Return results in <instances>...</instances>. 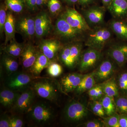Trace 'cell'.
<instances>
[{
	"label": "cell",
	"mask_w": 127,
	"mask_h": 127,
	"mask_svg": "<svg viewBox=\"0 0 127 127\" xmlns=\"http://www.w3.org/2000/svg\"><path fill=\"white\" fill-rule=\"evenodd\" d=\"M113 0H101L103 6L107 9L112 1Z\"/></svg>",
	"instance_id": "cell-46"
},
{
	"label": "cell",
	"mask_w": 127,
	"mask_h": 127,
	"mask_svg": "<svg viewBox=\"0 0 127 127\" xmlns=\"http://www.w3.org/2000/svg\"><path fill=\"white\" fill-rule=\"evenodd\" d=\"M1 64L8 76L16 72L19 67L16 58L4 52L1 57Z\"/></svg>",
	"instance_id": "cell-24"
},
{
	"label": "cell",
	"mask_w": 127,
	"mask_h": 127,
	"mask_svg": "<svg viewBox=\"0 0 127 127\" xmlns=\"http://www.w3.org/2000/svg\"><path fill=\"white\" fill-rule=\"evenodd\" d=\"M16 17V32L25 40L31 41L35 37V17L29 14L18 15Z\"/></svg>",
	"instance_id": "cell-9"
},
{
	"label": "cell",
	"mask_w": 127,
	"mask_h": 127,
	"mask_svg": "<svg viewBox=\"0 0 127 127\" xmlns=\"http://www.w3.org/2000/svg\"><path fill=\"white\" fill-rule=\"evenodd\" d=\"M52 62L39 50L36 60L28 72L35 77H38L43 69L47 68Z\"/></svg>",
	"instance_id": "cell-22"
},
{
	"label": "cell",
	"mask_w": 127,
	"mask_h": 127,
	"mask_svg": "<svg viewBox=\"0 0 127 127\" xmlns=\"http://www.w3.org/2000/svg\"><path fill=\"white\" fill-rule=\"evenodd\" d=\"M46 6L50 15L53 17H58L64 9L61 0H48Z\"/></svg>",
	"instance_id": "cell-30"
},
{
	"label": "cell",
	"mask_w": 127,
	"mask_h": 127,
	"mask_svg": "<svg viewBox=\"0 0 127 127\" xmlns=\"http://www.w3.org/2000/svg\"><path fill=\"white\" fill-rule=\"evenodd\" d=\"M60 15L72 27L83 34L86 35L91 31L83 16L74 7L66 6Z\"/></svg>",
	"instance_id": "cell-7"
},
{
	"label": "cell",
	"mask_w": 127,
	"mask_h": 127,
	"mask_svg": "<svg viewBox=\"0 0 127 127\" xmlns=\"http://www.w3.org/2000/svg\"><path fill=\"white\" fill-rule=\"evenodd\" d=\"M48 75L52 78L58 77L63 72V68L61 64L57 61L53 62L47 68Z\"/></svg>",
	"instance_id": "cell-34"
},
{
	"label": "cell",
	"mask_w": 127,
	"mask_h": 127,
	"mask_svg": "<svg viewBox=\"0 0 127 127\" xmlns=\"http://www.w3.org/2000/svg\"><path fill=\"white\" fill-rule=\"evenodd\" d=\"M88 94L91 101H100L104 95L102 87L98 83L88 91Z\"/></svg>",
	"instance_id": "cell-33"
},
{
	"label": "cell",
	"mask_w": 127,
	"mask_h": 127,
	"mask_svg": "<svg viewBox=\"0 0 127 127\" xmlns=\"http://www.w3.org/2000/svg\"><path fill=\"white\" fill-rule=\"evenodd\" d=\"M35 77L30 72L16 71L8 76L6 86L13 91L22 92L31 87Z\"/></svg>",
	"instance_id": "cell-11"
},
{
	"label": "cell",
	"mask_w": 127,
	"mask_h": 127,
	"mask_svg": "<svg viewBox=\"0 0 127 127\" xmlns=\"http://www.w3.org/2000/svg\"><path fill=\"white\" fill-rule=\"evenodd\" d=\"M84 45L83 41L64 44L58 54V61L70 69L75 68L79 64Z\"/></svg>",
	"instance_id": "cell-3"
},
{
	"label": "cell",
	"mask_w": 127,
	"mask_h": 127,
	"mask_svg": "<svg viewBox=\"0 0 127 127\" xmlns=\"http://www.w3.org/2000/svg\"><path fill=\"white\" fill-rule=\"evenodd\" d=\"M100 101L107 116H112L117 112L114 98L104 95Z\"/></svg>",
	"instance_id": "cell-29"
},
{
	"label": "cell",
	"mask_w": 127,
	"mask_h": 127,
	"mask_svg": "<svg viewBox=\"0 0 127 127\" xmlns=\"http://www.w3.org/2000/svg\"><path fill=\"white\" fill-rule=\"evenodd\" d=\"M48 0H36L37 5L38 9H41L46 5Z\"/></svg>",
	"instance_id": "cell-45"
},
{
	"label": "cell",
	"mask_w": 127,
	"mask_h": 127,
	"mask_svg": "<svg viewBox=\"0 0 127 127\" xmlns=\"http://www.w3.org/2000/svg\"><path fill=\"white\" fill-rule=\"evenodd\" d=\"M89 114L87 107L84 104L72 100L66 105L63 111V117L68 123L78 124L87 118Z\"/></svg>",
	"instance_id": "cell-5"
},
{
	"label": "cell",
	"mask_w": 127,
	"mask_h": 127,
	"mask_svg": "<svg viewBox=\"0 0 127 127\" xmlns=\"http://www.w3.org/2000/svg\"><path fill=\"white\" fill-rule=\"evenodd\" d=\"M8 9L5 3H1L0 6V34L1 37L4 33V26L6 20Z\"/></svg>",
	"instance_id": "cell-37"
},
{
	"label": "cell",
	"mask_w": 127,
	"mask_h": 127,
	"mask_svg": "<svg viewBox=\"0 0 127 127\" xmlns=\"http://www.w3.org/2000/svg\"><path fill=\"white\" fill-rule=\"evenodd\" d=\"M10 117L7 114H3L0 119V127H10Z\"/></svg>",
	"instance_id": "cell-41"
},
{
	"label": "cell",
	"mask_w": 127,
	"mask_h": 127,
	"mask_svg": "<svg viewBox=\"0 0 127 127\" xmlns=\"http://www.w3.org/2000/svg\"><path fill=\"white\" fill-rule=\"evenodd\" d=\"M119 124L120 127H127V114H119Z\"/></svg>",
	"instance_id": "cell-43"
},
{
	"label": "cell",
	"mask_w": 127,
	"mask_h": 127,
	"mask_svg": "<svg viewBox=\"0 0 127 127\" xmlns=\"http://www.w3.org/2000/svg\"><path fill=\"white\" fill-rule=\"evenodd\" d=\"M28 10L30 11L35 12L38 10L36 0H23Z\"/></svg>",
	"instance_id": "cell-40"
},
{
	"label": "cell",
	"mask_w": 127,
	"mask_h": 127,
	"mask_svg": "<svg viewBox=\"0 0 127 127\" xmlns=\"http://www.w3.org/2000/svg\"><path fill=\"white\" fill-rule=\"evenodd\" d=\"M113 35L108 24H104L91 29L86 34L84 45L102 51L112 40Z\"/></svg>",
	"instance_id": "cell-2"
},
{
	"label": "cell",
	"mask_w": 127,
	"mask_h": 127,
	"mask_svg": "<svg viewBox=\"0 0 127 127\" xmlns=\"http://www.w3.org/2000/svg\"><path fill=\"white\" fill-rule=\"evenodd\" d=\"M64 3L69 7H74L76 5L78 4V0H61Z\"/></svg>",
	"instance_id": "cell-44"
},
{
	"label": "cell",
	"mask_w": 127,
	"mask_h": 127,
	"mask_svg": "<svg viewBox=\"0 0 127 127\" xmlns=\"http://www.w3.org/2000/svg\"><path fill=\"white\" fill-rule=\"evenodd\" d=\"M28 112L30 119L38 125L48 124L52 122L55 117L52 108L44 102L33 104Z\"/></svg>",
	"instance_id": "cell-6"
},
{
	"label": "cell",
	"mask_w": 127,
	"mask_h": 127,
	"mask_svg": "<svg viewBox=\"0 0 127 127\" xmlns=\"http://www.w3.org/2000/svg\"><path fill=\"white\" fill-rule=\"evenodd\" d=\"M116 80L120 93L127 96V71L120 73Z\"/></svg>",
	"instance_id": "cell-31"
},
{
	"label": "cell",
	"mask_w": 127,
	"mask_h": 127,
	"mask_svg": "<svg viewBox=\"0 0 127 127\" xmlns=\"http://www.w3.org/2000/svg\"><path fill=\"white\" fill-rule=\"evenodd\" d=\"M4 3L8 10L14 14H23L27 9L23 0H4Z\"/></svg>",
	"instance_id": "cell-28"
},
{
	"label": "cell",
	"mask_w": 127,
	"mask_h": 127,
	"mask_svg": "<svg viewBox=\"0 0 127 127\" xmlns=\"http://www.w3.org/2000/svg\"><path fill=\"white\" fill-rule=\"evenodd\" d=\"M39 49L34 46L31 41L26 43L21 55L20 56V62L24 70L29 71L35 62Z\"/></svg>",
	"instance_id": "cell-17"
},
{
	"label": "cell",
	"mask_w": 127,
	"mask_h": 127,
	"mask_svg": "<svg viewBox=\"0 0 127 127\" xmlns=\"http://www.w3.org/2000/svg\"><path fill=\"white\" fill-rule=\"evenodd\" d=\"M52 32L54 38L63 45L77 41L84 42L86 36L72 27L61 15L57 17Z\"/></svg>",
	"instance_id": "cell-1"
},
{
	"label": "cell",
	"mask_w": 127,
	"mask_h": 127,
	"mask_svg": "<svg viewBox=\"0 0 127 127\" xmlns=\"http://www.w3.org/2000/svg\"><path fill=\"white\" fill-rule=\"evenodd\" d=\"M100 83L102 87L104 95L114 98L120 95L116 78L112 77Z\"/></svg>",
	"instance_id": "cell-25"
},
{
	"label": "cell",
	"mask_w": 127,
	"mask_h": 127,
	"mask_svg": "<svg viewBox=\"0 0 127 127\" xmlns=\"http://www.w3.org/2000/svg\"><path fill=\"white\" fill-rule=\"evenodd\" d=\"M20 94L18 92L7 88L2 89L0 93V103L4 107L12 108Z\"/></svg>",
	"instance_id": "cell-23"
},
{
	"label": "cell",
	"mask_w": 127,
	"mask_h": 127,
	"mask_svg": "<svg viewBox=\"0 0 127 127\" xmlns=\"http://www.w3.org/2000/svg\"><path fill=\"white\" fill-rule=\"evenodd\" d=\"M107 10L113 18L127 19V0H113Z\"/></svg>",
	"instance_id": "cell-20"
},
{
	"label": "cell",
	"mask_w": 127,
	"mask_h": 127,
	"mask_svg": "<svg viewBox=\"0 0 127 127\" xmlns=\"http://www.w3.org/2000/svg\"><path fill=\"white\" fill-rule=\"evenodd\" d=\"M35 93L31 87L22 92L16 103L11 108L13 111L20 113L28 112L33 105Z\"/></svg>",
	"instance_id": "cell-16"
},
{
	"label": "cell",
	"mask_w": 127,
	"mask_h": 127,
	"mask_svg": "<svg viewBox=\"0 0 127 127\" xmlns=\"http://www.w3.org/2000/svg\"><path fill=\"white\" fill-rule=\"evenodd\" d=\"M101 51L88 47L83 50L78 65V70L83 73L95 68L102 60Z\"/></svg>",
	"instance_id": "cell-10"
},
{
	"label": "cell",
	"mask_w": 127,
	"mask_h": 127,
	"mask_svg": "<svg viewBox=\"0 0 127 127\" xmlns=\"http://www.w3.org/2000/svg\"><path fill=\"white\" fill-rule=\"evenodd\" d=\"M117 66V64L109 57L102 59L92 72L96 83H101L112 77Z\"/></svg>",
	"instance_id": "cell-13"
},
{
	"label": "cell",
	"mask_w": 127,
	"mask_h": 127,
	"mask_svg": "<svg viewBox=\"0 0 127 127\" xmlns=\"http://www.w3.org/2000/svg\"><path fill=\"white\" fill-rule=\"evenodd\" d=\"M117 112L127 115V96L121 95L114 98Z\"/></svg>",
	"instance_id": "cell-32"
},
{
	"label": "cell",
	"mask_w": 127,
	"mask_h": 127,
	"mask_svg": "<svg viewBox=\"0 0 127 127\" xmlns=\"http://www.w3.org/2000/svg\"><path fill=\"white\" fill-rule=\"evenodd\" d=\"M96 0H78V4L82 8H86L92 5L95 4Z\"/></svg>",
	"instance_id": "cell-42"
},
{
	"label": "cell",
	"mask_w": 127,
	"mask_h": 127,
	"mask_svg": "<svg viewBox=\"0 0 127 127\" xmlns=\"http://www.w3.org/2000/svg\"><path fill=\"white\" fill-rule=\"evenodd\" d=\"M96 83L93 72L86 74L75 90V93L78 95H81L89 91L96 84Z\"/></svg>",
	"instance_id": "cell-27"
},
{
	"label": "cell",
	"mask_w": 127,
	"mask_h": 127,
	"mask_svg": "<svg viewBox=\"0 0 127 127\" xmlns=\"http://www.w3.org/2000/svg\"><path fill=\"white\" fill-rule=\"evenodd\" d=\"M78 126L85 127H104V125L103 121L94 119L89 121L86 122L79 124Z\"/></svg>",
	"instance_id": "cell-38"
},
{
	"label": "cell",
	"mask_w": 127,
	"mask_h": 127,
	"mask_svg": "<svg viewBox=\"0 0 127 127\" xmlns=\"http://www.w3.org/2000/svg\"><path fill=\"white\" fill-rule=\"evenodd\" d=\"M89 106L91 111L95 115L102 118L106 115L102 104L100 101H91Z\"/></svg>",
	"instance_id": "cell-35"
},
{
	"label": "cell",
	"mask_w": 127,
	"mask_h": 127,
	"mask_svg": "<svg viewBox=\"0 0 127 127\" xmlns=\"http://www.w3.org/2000/svg\"><path fill=\"white\" fill-rule=\"evenodd\" d=\"M37 47L52 62L57 61L60 50L63 44L55 38L40 40Z\"/></svg>",
	"instance_id": "cell-14"
},
{
	"label": "cell",
	"mask_w": 127,
	"mask_h": 127,
	"mask_svg": "<svg viewBox=\"0 0 127 127\" xmlns=\"http://www.w3.org/2000/svg\"><path fill=\"white\" fill-rule=\"evenodd\" d=\"M104 127H120L119 124V114L117 112L107 117H103Z\"/></svg>",
	"instance_id": "cell-36"
},
{
	"label": "cell",
	"mask_w": 127,
	"mask_h": 127,
	"mask_svg": "<svg viewBox=\"0 0 127 127\" xmlns=\"http://www.w3.org/2000/svg\"><path fill=\"white\" fill-rule=\"evenodd\" d=\"M117 42L111 45L106 51L107 57L122 67L127 62V43Z\"/></svg>",
	"instance_id": "cell-15"
},
{
	"label": "cell",
	"mask_w": 127,
	"mask_h": 127,
	"mask_svg": "<svg viewBox=\"0 0 127 127\" xmlns=\"http://www.w3.org/2000/svg\"><path fill=\"white\" fill-rule=\"evenodd\" d=\"M35 37L41 40L52 32L54 25L49 12L41 11L35 17Z\"/></svg>",
	"instance_id": "cell-12"
},
{
	"label": "cell",
	"mask_w": 127,
	"mask_h": 127,
	"mask_svg": "<svg viewBox=\"0 0 127 127\" xmlns=\"http://www.w3.org/2000/svg\"><path fill=\"white\" fill-rule=\"evenodd\" d=\"M31 88L39 96L52 102L57 100L58 91L61 89L59 83L46 78L35 80L32 84Z\"/></svg>",
	"instance_id": "cell-4"
},
{
	"label": "cell",
	"mask_w": 127,
	"mask_h": 127,
	"mask_svg": "<svg viewBox=\"0 0 127 127\" xmlns=\"http://www.w3.org/2000/svg\"><path fill=\"white\" fill-rule=\"evenodd\" d=\"M16 17L14 13L7 10L6 20L4 26V33L5 35L4 46L6 45L10 41L15 39Z\"/></svg>",
	"instance_id": "cell-21"
},
{
	"label": "cell",
	"mask_w": 127,
	"mask_h": 127,
	"mask_svg": "<svg viewBox=\"0 0 127 127\" xmlns=\"http://www.w3.org/2000/svg\"><path fill=\"white\" fill-rule=\"evenodd\" d=\"M85 75L78 73H72L64 76L59 83L61 91L65 93L75 91Z\"/></svg>",
	"instance_id": "cell-18"
},
{
	"label": "cell",
	"mask_w": 127,
	"mask_h": 127,
	"mask_svg": "<svg viewBox=\"0 0 127 127\" xmlns=\"http://www.w3.org/2000/svg\"><path fill=\"white\" fill-rule=\"evenodd\" d=\"M10 43L4 46V52L16 58H20L25 47L26 43L17 42L15 39L10 41Z\"/></svg>",
	"instance_id": "cell-26"
},
{
	"label": "cell",
	"mask_w": 127,
	"mask_h": 127,
	"mask_svg": "<svg viewBox=\"0 0 127 127\" xmlns=\"http://www.w3.org/2000/svg\"><path fill=\"white\" fill-rule=\"evenodd\" d=\"M108 25L118 39L123 41L127 42V19L113 18Z\"/></svg>",
	"instance_id": "cell-19"
},
{
	"label": "cell",
	"mask_w": 127,
	"mask_h": 127,
	"mask_svg": "<svg viewBox=\"0 0 127 127\" xmlns=\"http://www.w3.org/2000/svg\"><path fill=\"white\" fill-rule=\"evenodd\" d=\"M106 9L103 6L94 4L82 8L80 13L91 29L106 24L104 21Z\"/></svg>",
	"instance_id": "cell-8"
},
{
	"label": "cell",
	"mask_w": 127,
	"mask_h": 127,
	"mask_svg": "<svg viewBox=\"0 0 127 127\" xmlns=\"http://www.w3.org/2000/svg\"><path fill=\"white\" fill-rule=\"evenodd\" d=\"M24 126L23 120L16 116H13L10 117V127H22Z\"/></svg>",
	"instance_id": "cell-39"
}]
</instances>
